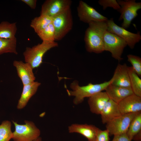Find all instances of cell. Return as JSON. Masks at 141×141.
I'll use <instances>...</instances> for the list:
<instances>
[{
	"label": "cell",
	"instance_id": "cell-18",
	"mask_svg": "<svg viewBox=\"0 0 141 141\" xmlns=\"http://www.w3.org/2000/svg\"><path fill=\"white\" fill-rule=\"evenodd\" d=\"M100 114L102 123L106 124L122 114L118 103L110 99L104 106Z\"/></svg>",
	"mask_w": 141,
	"mask_h": 141
},
{
	"label": "cell",
	"instance_id": "cell-12",
	"mask_svg": "<svg viewBox=\"0 0 141 141\" xmlns=\"http://www.w3.org/2000/svg\"><path fill=\"white\" fill-rule=\"evenodd\" d=\"M118 104L122 114L141 112V97L134 94L126 97Z\"/></svg>",
	"mask_w": 141,
	"mask_h": 141
},
{
	"label": "cell",
	"instance_id": "cell-20",
	"mask_svg": "<svg viewBox=\"0 0 141 141\" xmlns=\"http://www.w3.org/2000/svg\"><path fill=\"white\" fill-rule=\"evenodd\" d=\"M17 31L16 23L4 21L0 24V38L13 39L16 37Z\"/></svg>",
	"mask_w": 141,
	"mask_h": 141
},
{
	"label": "cell",
	"instance_id": "cell-28",
	"mask_svg": "<svg viewBox=\"0 0 141 141\" xmlns=\"http://www.w3.org/2000/svg\"><path fill=\"white\" fill-rule=\"evenodd\" d=\"M98 2L99 4L103 7L104 10L108 7H110L118 11L120 8V6L116 0H99Z\"/></svg>",
	"mask_w": 141,
	"mask_h": 141
},
{
	"label": "cell",
	"instance_id": "cell-31",
	"mask_svg": "<svg viewBox=\"0 0 141 141\" xmlns=\"http://www.w3.org/2000/svg\"><path fill=\"white\" fill-rule=\"evenodd\" d=\"M21 1L27 5L32 9H35L36 6V0H21Z\"/></svg>",
	"mask_w": 141,
	"mask_h": 141
},
{
	"label": "cell",
	"instance_id": "cell-21",
	"mask_svg": "<svg viewBox=\"0 0 141 141\" xmlns=\"http://www.w3.org/2000/svg\"><path fill=\"white\" fill-rule=\"evenodd\" d=\"M130 87L133 93L141 97V79L132 67H128Z\"/></svg>",
	"mask_w": 141,
	"mask_h": 141
},
{
	"label": "cell",
	"instance_id": "cell-8",
	"mask_svg": "<svg viewBox=\"0 0 141 141\" xmlns=\"http://www.w3.org/2000/svg\"><path fill=\"white\" fill-rule=\"evenodd\" d=\"M107 31L117 35L126 43L127 45L131 49H133L136 44L141 40L140 32L135 33L130 32L120 27L116 24L113 18L106 21Z\"/></svg>",
	"mask_w": 141,
	"mask_h": 141
},
{
	"label": "cell",
	"instance_id": "cell-17",
	"mask_svg": "<svg viewBox=\"0 0 141 141\" xmlns=\"http://www.w3.org/2000/svg\"><path fill=\"white\" fill-rule=\"evenodd\" d=\"M128 67L126 63L117 65L112 77V84L123 87H130Z\"/></svg>",
	"mask_w": 141,
	"mask_h": 141
},
{
	"label": "cell",
	"instance_id": "cell-22",
	"mask_svg": "<svg viewBox=\"0 0 141 141\" xmlns=\"http://www.w3.org/2000/svg\"><path fill=\"white\" fill-rule=\"evenodd\" d=\"M52 18L46 15H40L32 20L30 25L37 33L46 28L52 22Z\"/></svg>",
	"mask_w": 141,
	"mask_h": 141
},
{
	"label": "cell",
	"instance_id": "cell-33",
	"mask_svg": "<svg viewBox=\"0 0 141 141\" xmlns=\"http://www.w3.org/2000/svg\"><path fill=\"white\" fill-rule=\"evenodd\" d=\"M33 141H42V140L41 138L39 137L37 139Z\"/></svg>",
	"mask_w": 141,
	"mask_h": 141
},
{
	"label": "cell",
	"instance_id": "cell-6",
	"mask_svg": "<svg viewBox=\"0 0 141 141\" xmlns=\"http://www.w3.org/2000/svg\"><path fill=\"white\" fill-rule=\"evenodd\" d=\"M104 51L110 52L112 57L120 62L124 48L127 45L122 38L111 32L106 31L103 37Z\"/></svg>",
	"mask_w": 141,
	"mask_h": 141
},
{
	"label": "cell",
	"instance_id": "cell-24",
	"mask_svg": "<svg viewBox=\"0 0 141 141\" xmlns=\"http://www.w3.org/2000/svg\"><path fill=\"white\" fill-rule=\"evenodd\" d=\"M141 131V112L137 113L132 120L126 134L132 141L134 136Z\"/></svg>",
	"mask_w": 141,
	"mask_h": 141
},
{
	"label": "cell",
	"instance_id": "cell-2",
	"mask_svg": "<svg viewBox=\"0 0 141 141\" xmlns=\"http://www.w3.org/2000/svg\"><path fill=\"white\" fill-rule=\"evenodd\" d=\"M113 77L109 81L99 84H93L89 83L87 85L80 86L77 80L74 81L70 85L72 89L70 90L66 89L68 95L74 98L73 102L74 104L78 105L81 103L86 97H89L92 95L105 90L107 87L113 81Z\"/></svg>",
	"mask_w": 141,
	"mask_h": 141
},
{
	"label": "cell",
	"instance_id": "cell-3",
	"mask_svg": "<svg viewBox=\"0 0 141 141\" xmlns=\"http://www.w3.org/2000/svg\"><path fill=\"white\" fill-rule=\"evenodd\" d=\"M58 46L57 43L55 41H42L32 48L27 47L23 54L25 61L29 63L33 69L37 68L42 63L45 54L51 48Z\"/></svg>",
	"mask_w": 141,
	"mask_h": 141
},
{
	"label": "cell",
	"instance_id": "cell-4",
	"mask_svg": "<svg viewBox=\"0 0 141 141\" xmlns=\"http://www.w3.org/2000/svg\"><path fill=\"white\" fill-rule=\"evenodd\" d=\"M55 40H61L71 30L73 20L70 8L52 18Z\"/></svg>",
	"mask_w": 141,
	"mask_h": 141
},
{
	"label": "cell",
	"instance_id": "cell-23",
	"mask_svg": "<svg viewBox=\"0 0 141 141\" xmlns=\"http://www.w3.org/2000/svg\"><path fill=\"white\" fill-rule=\"evenodd\" d=\"M16 44V37L13 39L0 38V55L7 53L17 54Z\"/></svg>",
	"mask_w": 141,
	"mask_h": 141
},
{
	"label": "cell",
	"instance_id": "cell-15",
	"mask_svg": "<svg viewBox=\"0 0 141 141\" xmlns=\"http://www.w3.org/2000/svg\"><path fill=\"white\" fill-rule=\"evenodd\" d=\"M105 90L110 99L117 103L127 97L133 94L130 87L119 86L111 83Z\"/></svg>",
	"mask_w": 141,
	"mask_h": 141
},
{
	"label": "cell",
	"instance_id": "cell-32",
	"mask_svg": "<svg viewBox=\"0 0 141 141\" xmlns=\"http://www.w3.org/2000/svg\"><path fill=\"white\" fill-rule=\"evenodd\" d=\"M132 140L135 141H141V131L134 136Z\"/></svg>",
	"mask_w": 141,
	"mask_h": 141
},
{
	"label": "cell",
	"instance_id": "cell-10",
	"mask_svg": "<svg viewBox=\"0 0 141 141\" xmlns=\"http://www.w3.org/2000/svg\"><path fill=\"white\" fill-rule=\"evenodd\" d=\"M70 0H47L42 4L40 15L53 18L70 8Z\"/></svg>",
	"mask_w": 141,
	"mask_h": 141
},
{
	"label": "cell",
	"instance_id": "cell-5",
	"mask_svg": "<svg viewBox=\"0 0 141 141\" xmlns=\"http://www.w3.org/2000/svg\"><path fill=\"white\" fill-rule=\"evenodd\" d=\"M25 124L20 125L12 121L15 127L12 139L14 141H33L39 137L40 131L32 122L25 121Z\"/></svg>",
	"mask_w": 141,
	"mask_h": 141
},
{
	"label": "cell",
	"instance_id": "cell-27",
	"mask_svg": "<svg viewBox=\"0 0 141 141\" xmlns=\"http://www.w3.org/2000/svg\"><path fill=\"white\" fill-rule=\"evenodd\" d=\"M127 61L131 63V66L135 73L140 77L141 76V58L132 54L127 56Z\"/></svg>",
	"mask_w": 141,
	"mask_h": 141
},
{
	"label": "cell",
	"instance_id": "cell-9",
	"mask_svg": "<svg viewBox=\"0 0 141 141\" xmlns=\"http://www.w3.org/2000/svg\"><path fill=\"white\" fill-rule=\"evenodd\" d=\"M136 113L121 114L106 124L110 135H120L127 133L130 123Z\"/></svg>",
	"mask_w": 141,
	"mask_h": 141
},
{
	"label": "cell",
	"instance_id": "cell-11",
	"mask_svg": "<svg viewBox=\"0 0 141 141\" xmlns=\"http://www.w3.org/2000/svg\"><path fill=\"white\" fill-rule=\"evenodd\" d=\"M77 11L80 20L88 24L93 21H106L108 20L107 17L82 1H79Z\"/></svg>",
	"mask_w": 141,
	"mask_h": 141
},
{
	"label": "cell",
	"instance_id": "cell-19",
	"mask_svg": "<svg viewBox=\"0 0 141 141\" xmlns=\"http://www.w3.org/2000/svg\"><path fill=\"white\" fill-rule=\"evenodd\" d=\"M40 84V83L34 81L23 85L22 91L17 106L18 109H22L26 105L30 98L36 93Z\"/></svg>",
	"mask_w": 141,
	"mask_h": 141
},
{
	"label": "cell",
	"instance_id": "cell-29",
	"mask_svg": "<svg viewBox=\"0 0 141 141\" xmlns=\"http://www.w3.org/2000/svg\"><path fill=\"white\" fill-rule=\"evenodd\" d=\"M109 134L107 130H100L94 141H109Z\"/></svg>",
	"mask_w": 141,
	"mask_h": 141
},
{
	"label": "cell",
	"instance_id": "cell-7",
	"mask_svg": "<svg viewBox=\"0 0 141 141\" xmlns=\"http://www.w3.org/2000/svg\"><path fill=\"white\" fill-rule=\"evenodd\" d=\"M117 1L120 7L118 11L121 14L119 20H123L121 27L126 29L138 15L137 12L141 8V3L136 2L135 0H118Z\"/></svg>",
	"mask_w": 141,
	"mask_h": 141
},
{
	"label": "cell",
	"instance_id": "cell-30",
	"mask_svg": "<svg viewBox=\"0 0 141 141\" xmlns=\"http://www.w3.org/2000/svg\"><path fill=\"white\" fill-rule=\"evenodd\" d=\"M112 141H131L128 136L126 133L114 136Z\"/></svg>",
	"mask_w": 141,
	"mask_h": 141
},
{
	"label": "cell",
	"instance_id": "cell-16",
	"mask_svg": "<svg viewBox=\"0 0 141 141\" xmlns=\"http://www.w3.org/2000/svg\"><path fill=\"white\" fill-rule=\"evenodd\" d=\"M110 99L106 92L101 91L89 98L88 103L91 113L100 114L107 102Z\"/></svg>",
	"mask_w": 141,
	"mask_h": 141
},
{
	"label": "cell",
	"instance_id": "cell-25",
	"mask_svg": "<svg viewBox=\"0 0 141 141\" xmlns=\"http://www.w3.org/2000/svg\"><path fill=\"white\" fill-rule=\"evenodd\" d=\"M37 34L42 41L53 42L55 40V31L52 22Z\"/></svg>",
	"mask_w": 141,
	"mask_h": 141
},
{
	"label": "cell",
	"instance_id": "cell-1",
	"mask_svg": "<svg viewBox=\"0 0 141 141\" xmlns=\"http://www.w3.org/2000/svg\"><path fill=\"white\" fill-rule=\"evenodd\" d=\"M84 40L86 49L90 52L101 53L104 51L103 37L107 30L106 21H93L89 24Z\"/></svg>",
	"mask_w": 141,
	"mask_h": 141
},
{
	"label": "cell",
	"instance_id": "cell-14",
	"mask_svg": "<svg viewBox=\"0 0 141 141\" xmlns=\"http://www.w3.org/2000/svg\"><path fill=\"white\" fill-rule=\"evenodd\" d=\"M13 65L16 69L17 75L23 85L34 81L36 78L33 71V69L29 63L15 60L13 62Z\"/></svg>",
	"mask_w": 141,
	"mask_h": 141
},
{
	"label": "cell",
	"instance_id": "cell-26",
	"mask_svg": "<svg viewBox=\"0 0 141 141\" xmlns=\"http://www.w3.org/2000/svg\"><path fill=\"white\" fill-rule=\"evenodd\" d=\"M11 123L8 120L3 121L0 125V141H9L12 139L13 133L11 130Z\"/></svg>",
	"mask_w": 141,
	"mask_h": 141
},
{
	"label": "cell",
	"instance_id": "cell-13",
	"mask_svg": "<svg viewBox=\"0 0 141 141\" xmlns=\"http://www.w3.org/2000/svg\"><path fill=\"white\" fill-rule=\"evenodd\" d=\"M100 130L94 125L87 124H72L68 128L69 133L80 134L86 138L88 141H94Z\"/></svg>",
	"mask_w": 141,
	"mask_h": 141
}]
</instances>
